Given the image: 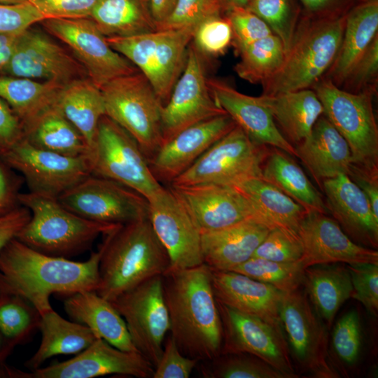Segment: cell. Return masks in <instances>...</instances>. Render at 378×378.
Masks as SVG:
<instances>
[{"mask_svg":"<svg viewBox=\"0 0 378 378\" xmlns=\"http://www.w3.org/2000/svg\"><path fill=\"white\" fill-rule=\"evenodd\" d=\"M101 255L99 246L86 261H73L40 253L15 238L0 251V295L20 296L42 315L52 309V294L97 290Z\"/></svg>","mask_w":378,"mask_h":378,"instance_id":"6da1fadb","label":"cell"},{"mask_svg":"<svg viewBox=\"0 0 378 378\" xmlns=\"http://www.w3.org/2000/svg\"><path fill=\"white\" fill-rule=\"evenodd\" d=\"M162 280L170 335L181 353L199 361L218 357L223 329L211 269L203 263L168 271Z\"/></svg>","mask_w":378,"mask_h":378,"instance_id":"7a4b0ae2","label":"cell"},{"mask_svg":"<svg viewBox=\"0 0 378 378\" xmlns=\"http://www.w3.org/2000/svg\"><path fill=\"white\" fill-rule=\"evenodd\" d=\"M104 236L96 292L106 300L111 302L168 270L169 255L148 218L120 225Z\"/></svg>","mask_w":378,"mask_h":378,"instance_id":"3957f363","label":"cell"},{"mask_svg":"<svg viewBox=\"0 0 378 378\" xmlns=\"http://www.w3.org/2000/svg\"><path fill=\"white\" fill-rule=\"evenodd\" d=\"M31 214L16 239L40 253L68 258L90 248L99 235L122 225L87 220L66 208L57 197L27 192L18 196Z\"/></svg>","mask_w":378,"mask_h":378,"instance_id":"277c9868","label":"cell"},{"mask_svg":"<svg viewBox=\"0 0 378 378\" xmlns=\"http://www.w3.org/2000/svg\"><path fill=\"white\" fill-rule=\"evenodd\" d=\"M346 14L332 18L307 17L298 24L283 64L261 85L262 94L312 89L323 78L340 49Z\"/></svg>","mask_w":378,"mask_h":378,"instance_id":"5b68a950","label":"cell"},{"mask_svg":"<svg viewBox=\"0 0 378 378\" xmlns=\"http://www.w3.org/2000/svg\"><path fill=\"white\" fill-rule=\"evenodd\" d=\"M194 29H156L106 39L147 78L164 106L184 69Z\"/></svg>","mask_w":378,"mask_h":378,"instance_id":"8992f818","label":"cell"},{"mask_svg":"<svg viewBox=\"0 0 378 378\" xmlns=\"http://www.w3.org/2000/svg\"><path fill=\"white\" fill-rule=\"evenodd\" d=\"M106 115L138 144L148 160L162 144L163 104L139 70L115 78L100 88Z\"/></svg>","mask_w":378,"mask_h":378,"instance_id":"52a82bcc","label":"cell"},{"mask_svg":"<svg viewBox=\"0 0 378 378\" xmlns=\"http://www.w3.org/2000/svg\"><path fill=\"white\" fill-rule=\"evenodd\" d=\"M323 108V115L348 143L353 164L378 170V127L372 108L376 91L346 92L321 78L312 88Z\"/></svg>","mask_w":378,"mask_h":378,"instance_id":"ba28073f","label":"cell"},{"mask_svg":"<svg viewBox=\"0 0 378 378\" xmlns=\"http://www.w3.org/2000/svg\"><path fill=\"white\" fill-rule=\"evenodd\" d=\"M268 153L267 146L253 141L236 125L170 184L234 186L250 178H261Z\"/></svg>","mask_w":378,"mask_h":378,"instance_id":"9c48e42d","label":"cell"},{"mask_svg":"<svg viewBox=\"0 0 378 378\" xmlns=\"http://www.w3.org/2000/svg\"><path fill=\"white\" fill-rule=\"evenodd\" d=\"M89 158L92 174L116 181L147 200L163 188L136 141L106 115Z\"/></svg>","mask_w":378,"mask_h":378,"instance_id":"30bf717a","label":"cell"},{"mask_svg":"<svg viewBox=\"0 0 378 378\" xmlns=\"http://www.w3.org/2000/svg\"><path fill=\"white\" fill-rule=\"evenodd\" d=\"M280 318L293 356L302 370L317 378L340 377L329 354L326 325L307 293L299 289L284 293Z\"/></svg>","mask_w":378,"mask_h":378,"instance_id":"8fae6325","label":"cell"},{"mask_svg":"<svg viewBox=\"0 0 378 378\" xmlns=\"http://www.w3.org/2000/svg\"><path fill=\"white\" fill-rule=\"evenodd\" d=\"M111 302L125 320L135 348L155 368L170 328L162 276L145 281Z\"/></svg>","mask_w":378,"mask_h":378,"instance_id":"7c38bea8","label":"cell"},{"mask_svg":"<svg viewBox=\"0 0 378 378\" xmlns=\"http://www.w3.org/2000/svg\"><path fill=\"white\" fill-rule=\"evenodd\" d=\"M0 160L21 174L29 192L57 198L91 174L88 155L68 156L46 150L24 137Z\"/></svg>","mask_w":378,"mask_h":378,"instance_id":"4fadbf2b","label":"cell"},{"mask_svg":"<svg viewBox=\"0 0 378 378\" xmlns=\"http://www.w3.org/2000/svg\"><path fill=\"white\" fill-rule=\"evenodd\" d=\"M57 199L68 209L91 221L125 225L148 218V200L113 180L90 174Z\"/></svg>","mask_w":378,"mask_h":378,"instance_id":"5bb4252c","label":"cell"},{"mask_svg":"<svg viewBox=\"0 0 378 378\" xmlns=\"http://www.w3.org/2000/svg\"><path fill=\"white\" fill-rule=\"evenodd\" d=\"M41 23L47 32L69 47L99 88L115 78L138 71L110 46L90 18H46Z\"/></svg>","mask_w":378,"mask_h":378,"instance_id":"9a60e30c","label":"cell"},{"mask_svg":"<svg viewBox=\"0 0 378 378\" xmlns=\"http://www.w3.org/2000/svg\"><path fill=\"white\" fill-rule=\"evenodd\" d=\"M217 302L223 329L220 354H251L272 366L286 378L298 377L282 329Z\"/></svg>","mask_w":378,"mask_h":378,"instance_id":"2e32d148","label":"cell"},{"mask_svg":"<svg viewBox=\"0 0 378 378\" xmlns=\"http://www.w3.org/2000/svg\"><path fill=\"white\" fill-rule=\"evenodd\" d=\"M148 202V219L169 258L167 272L203 264L201 232L172 189L163 187Z\"/></svg>","mask_w":378,"mask_h":378,"instance_id":"e0dca14e","label":"cell"},{"mask_svg":"<svg viewBox=\"0 0 378 378\" xmlns=\"http://www.w3.org/2000/svg\"><path fill=\"white\" fill-rule=\"evenodd\" d=\"M225 113L211 94L202 57L190 43L184 69L162 107V145L186 128Z\"/></svg>","mask_w":378,"mask_h":378,"instance_id":"ac0fdd59","label":"cell"},{"mask_svg":"<svg viewBox=\"0 0 378 378\" xmlns=\"http://www.w3.org/2000/svg\"><path fill=\"white\" fill-rule=\"evenodd\" d=\"M154 369L139 352L121 350L98 338L69 360L29 372L17 369L15 378H93L109 374L153 378Z\"/></svg>","mask_w":378,"mask_h":378,"instance_id":"d6986e66","label":"cell"},{"mask_svg":"<svg viewBox=\"0 0 378 378\" xmlns=\"http://www.w3.org/2000/svg\"><path fill=\"white\" fill-rule=\"evenodd\" d=\"M2 74L64 85L88 76L75 57L46 34L31 27L18 36Z\"/></svg>","mask_w":378,"mask_h":378,"instance_id":"ffe728a7","label":"cell"},{"mask_svg":"<svg viewBox=\"0 0 378 378\" xmlns=\"http://www.w3.org/2000/svg\"><path fill=\"white\" fill-rule=\"evenodd\" d=\"M298 235L302 246L300 261L304 269L318 265L378 264L377 250L353 241L338 223L326 214L307 213Z\"/></svg>","mask_w":378,"mask_h":378,"instance_id":"44dd1931","label":"cell"},{"mask_svg":"<svg viewBox=\"0 0 378 378\" xmlns=\"http://www.w3.org/2000/svg\"><path fill=\"white\" fill-rule=\"evenodd\" d=\"M170 188L186 207L200 232L223 229L250 218L257 219L249 202L233 186L171 185Z\"/></svg>","mask_w":378,"mask_h":378,"instance_id":"7402d4cb","label":"cell"},{"mask_svg":"<svg viewBox=\"0 0 378 378\" xmlns=\"http://www.w3.org/2000/svg\"><path fill=\"white\" fill-rule=\"evenodd\" d=\"M236 125L234 120L225 113L181 131L164 142L148 160L153 174L160 182L171 183Z\"/></svg>","mask_w":378,"mask_h":378,"instance_id":"603a6c76","label":"cell"},{"mask_svg":"<svg viewBox=\"0 0 378 378\" xmlns=\"http://www.w3.org/2000/svg\"><path fill=\"white\" fill-rule=\"evenodd\" d=\"M211 94L217 104L255 142L278 148L298 157L293 144L275 125L272 115L260 96L243 94L224 81L207 78Z\"/></svg>","mask_w":378,"mask_h":378,"instance_id":"cb8c5ba5","label":"cell"},{"mask_svg":"<svg viewBox=\"0 0 378 378\" xmlns=\"http://www.w3.org/2000/svg\"><path fill=\"white\" fill-rule=\"evenodd\" d=\"M328 211L355 242L375 248L378 246V218L362 190L345 174L321 183Z\"/></svg>","mask_w":378,"mask_h":378,"instance_id":"d4e9b609","label":"cell"},{"mask_svg":"<svg viewBox=\"0 0 378 378\" xmlns=\"http://www.w3.org/2000/svg\"><path fill=\"white\" fill-rule=\"evenodd\" d=\"M211 270L212 288L218 302L283 329L280 306L284 293L234 271Z\"/></svg>","mask_w":378,"mask_h":378,"instance_id":"484cf974","label":"cell"},{"mask_svg":"<svg viewBox=\"0 0 378 378\" xmlns=\"http://www.w3.org/2000/svg\"><path fill=\"white\" fill-rule=\"evenodd\" d=\"M270 229L255 218L201 232L204 263L211 270L232 271L250 259Z\"/></svg>","mask_w":378,"mask_h":378,"instance_id":"4316f807","label":"cell"},{"mask_svg":"<svg viewBox=\"0 0 378 378\" xmlns=\"http://www.w3.org/2000/svg\"><path fill=\"white\" fill-rule=\"evenodd\" d=\"M295 148L298 158L319 183L340 174L348 175L353 164L348 143L323 115Z\"/></svg>","mask_w":378,"mask_h":378,"instance_id":"83f0119b","label":"cell"},{"mask_svg":"<svg viewBox=\"0 0 378 378\" xmlns=\"http://www.w3.org/2000/svg\"><path fill=\"white\" fill-rule=\"evenodd\" d=\"M64 309L73 321L87 326L98 338L121 350L138 351L123 318L110 301L96 291H81L65 297Z\"/></svg>","mask_w":378,"mask_h":378,"instance_id":"f1b7e54d","label":"cell"},{"mask_svg":"<svg viewBox=\"0 0 378 378\" xmlns=\"http://www.w3.org/2000/svg\"><path fill=\"white\" fill-rule=\"evenodd\" d=\"M378 35V0H362L346 14L340 49L323 78L340 87Z\"/></svg>","mask_w":378,"mask_h":378,"instance_id":"f546056e","label":"cell"},{"mask_svg":"<svg viewBox=\"0 0 378 378\" xmlns=\"http://www.w3.org/2000/svg\"><path fill=\"white\" fill-rule=\"evenodd\" d=\"M53 105L82 135L90 153L100 119L106 115L100 88L88 77L71 80L61 88Z\"/></svg>","mask_w":378,"mask_h":378,"instance_id":"4dcf8cb0","label":"cell"},{"mask_svg":"<svg viewBox=\"0 0 378 378\" xmlns=\"http://www.w3.org/2000/svg\"><path fill=\"white\" fill-rule=\"evenodd\" d=\"M233 187L249 202L257 219L270 230L281 228L298 234L308 213L300 204L261 178H250Z\"/></svg>","mask_w":378,"mask_h":378,"instance_id":"1f68e13d","label":"cell"},{"mask_svg":"<svg viewBox=\"0 0 378 378\" xmlns=\"http://www.w3.org/2000/svg\"><path fill=\"white\" fill-rule=\"evenodd\" d=\"M41 340L38 349L24 366L34 370L57 355L78 354L98 337L87 326L64 319L53 309L41 315L39 329Z\"/></svg>","mask_w":378,"mask_h":378,"instance_id":"d6a6232c","label":"cell"},{"mask_svg":"<svg viewBox=\"0 0 378 378\" xmlns=\"http://www.w3.org/2000/svg\"><path fill=\"white\" fill-rule=\"evenodd\" d=\"M260 97L287 139L294 144H300L307 138L323 114L322 104L312 89Z\"/></svg>","mask_w":378,"mask_h":378,"instance_id":"836d02e7","label":"cell"},{"mask_svg":"<svg viewBox=\"0 0 378 378\" xmlns=\"http://www.w3.org/2000/svg\"><path fill=\"white\" fill-rule=\"evenodd\" d=\"M261 178L272 184L306 211L328 214L326 202L302 168L286 153L269 150L262 168Z\"/></svg>","mask_w":378,"mask_h":378,"instance_id":"e575fe53","label":"cell"},{"mask_svg":"<svg viewBox=\"0 0 378 378\" xmlns=\"http://www.w3.org/2000/svg\"><path fill=\"white\" fill-rule=\"evenodd\" d=\"M303 284L309 301L327 326L332 324L337 311L353 292L347 267L334 264L306 268Z\"/></svg>","mask_w":378,"mask_h":378,"instance_id":"d590c367","label":"cell"},{"mask_svg":"<svg viewBox=\"0 0 378 378\" xmlns=\"http://www.w3.org/2000/svg\"><path fill=\"white\" fill-rule=\"evenodd\" d=\"M89 18L106 37L130 36L157 29L148 0H99Z\"/></svg>","mask_w":378,"mask_h":378,"instance_id":"8d00e7d4","label":"cell"},{"mask_svg":"<svg viewBox=\"0 0 378 378\" xmlns=\"http://www.w3.org/2000/svg\"><path fill=\"white\" fill-rule=\"evenodd\" d=\"M64 84L0 74V99L20 118L23 128L53 106Z\"/></svg>","mask_w":378,"mask_h":378,"instance_id":"74e56055","label":"cell"},{"mask_svg":"<svg viewBox=\"0 0 378 378\" xmlns=\"http://www.w3.org/2000/svg\"><path fill=\"white\" fill-rule=\"evenodd\" d=\"M33 146L68 156L88 155L89 148L76 127L53 105L24 127Z\"/></svg>","mask_w":378,"mask_h":378,"instance_id":"f35d334b","label":"cell"},{"mask_svg":"<svg viewBox=\"0 0 378 378\" xmlns=\"http://www.w3.org/2000/svg\"><path fill=\"white\" fill-rule=\"evenodd\" d=\"M240 57L234 70L238 76L253 84L262 85L284 63L286 51L281 41L272 34L238 50Z\"/></svg>","mask_w":378,"mask_h":378,"instance_id":"ab89813d","label":"cell"},{"mask_svg":"<svg viewBox=\"0 0 378 378\" xmlns=\"http://www.w3.org/2000/svg\"><path fill=\"white\" fill-rule=\"evenodd\" d=\"M41 315L27 300L15 295H0V333L13 351L30 342L39 329Z\"/></svg>","mask_w":378,"mask_h":378,"instance_id":"60d3db41","label":"cell"},{"mask_svg":"<svg viewBox=\"0 0 378 378\" xmlns=\"http://www.w3.org/2000/svg\"><path fill=\"white\" fill-rule=\"evenodd\" d=\"M202 362L200 372L204 378H286L264 360L248 354H220Z\"/></svg>","mask_w":378,"mask_h":378,"instance_id":"b9f144b4","label":"cell"},{"mask_svg":"<svg viewBox=\"0 0 378 378\" xmlns=\"http://www.w3.org/2000/svg\"><path fill=\"white\" fill-rule=\"evenodd\" d=\"M304 270L300 260L279 262L251 257L232 271L270 284L286 293L299 289L303 284Z\"/></svg>","mask_w":378,"mask_h":378,"instance_id":"7bdbcfd3","label":"cell"},{"mask_svg":"<svg viewBox=\"0 0 378 378\" xmlns=\"http://www.w3.org/2000/svg\"><path fill=\"white\" fill-rule=\"evenodd\" d=\"M246 8L262 19L288 51L298 23L289 0H251Z\"/></svg>","mask_w":378,"mask_h":378,"instance_id":"ee69618b","label":"cell"},{"mask_svg":"<svg viewBox=\"0 0 378 378\" xmlns=\"http://www.w3.org/2000/svg\"><path fill=\"white\" fill-rule=\"evenodd\" d=\"M232 31L225 15L209 18L194 29L192 45L201 57H218L231 45Z\"/></svg>","mask_w":378,"mask_h":378,"instance_id":"f6af8a7d","label":"cell"},{"mask_svg":"<svg viewBox=\"0 0 378 378\" xmlns=\"http://www.w3.org/2000/svg\"><path fill=\"white\" fill-rule=\"evenodd\" d=\"M222 15V0H177L170 15L157 29L195 28L209 18Z\"/></svg>","mask_w":378,"mask_h":378,"instance_id":"bcb514c9","label":"cell"},{"mask_svg":"<svg viewBox=\"0 0 378 378\" xmlns=\"http://www.w3.org/2000/svg\"><path fill=\"white\" fill-rule=\"evenodd\" d=\"M332 344L342 362L351 365L358 360L361 348V328L356 310L346 312L337 321L332 332Z\"/></svg>","mask_w":378,"mask_h":378,"instance_id":"7dc6e473","label":"cell"},{"mask_svg":"<svg viewBox=\"0 0 378 378\" xmlns=\"http://www.w3.org/2000/svg\"><path fill=\"white\" fill-rule=\"evenodd\" d=\"M302 252V246L298 234L281 228H274L270 230L252 257L279 262H292L299 261Z\"/></svg>","mask_w":378,"mask_h":378,"instance_id":"c3c4849f","label":"cell"},{"mask_svg":"<svg viewBox=\"0 0 378 378\" xmlns=\"http://www.w3.org/2000/svg\"><path fill=\"white\" fill-rule=\"evenodd\" d=\"M224 15L229 20L232 31L231 46L235 52L241 48L273 34L262 19L245 8H235Z\"/></svg>","mask_w":378,"mask_h":378,"instance_id":"681fc988","label":"cell"},{"mask_svg":"<svg viewBox=\"0 0 378 378\" xmlns=\"http://www.w3.org/2000/svg\"><path fill=\"white\" fill-rule=\"evenodd\" d=\"M378 80V35L352 68L341 89L351 93L377 92Z\"/></svg>","mask_w":378,"mask_h":378,"instance_id":"f907efd6","label":"cell"},{"mask_svg":"<svg viewBox=\"0 0 378 378\" xmlns=\"http://www.w3.org/2000/svg\"><path fill=\"white\" fill-rule=\"evenodd\" d=\"M353 286L351 297L374 316L378 311V264L347 265Z\"/></svg>","mask_w":378,"mask_h":378,"instance_id":"816d5d0a","label":"cell"},{"mask_svg":"<svg viewBox=\"0 0 378 378\" xmlns=\"http://www.w3.org/2000/svg\"><path fill=\"white\" fill-rule=\"evenodd\" d=\"M199 362L183 354L169 335L163 345V351L155 367L153 378H188Z\"/></svg>","mask_w":378,"mask_h":378,"instance_id":"f5cc1de1","label":"cell"},{"mask_svg":"<svg viewBox=\"0 0 378 378\" xmlns=\"http://www.w3.org/2000/svg\"><path fill=\"white\" fill-rule=\"evenodd\" d=\"M44 19L29 1L15 4H0L1 34H21Z\"/></svg>","mask_w":378,"mask_h":378,"instance_id":"db71d44e","label":"cell"},{"mask_svg":"<svg viewBox=\"0 0 378 378\" xmlns=\"http://www.w3.org/2000/svg\"><path fill=\"white\" fill-rule=\"evenodd\" d=\"M46 18H89L99 0H29Z\"/></svg>","mask_w":378,"mask_h":378,"instance_id":"11a10c76","label":"cell"},{"mask_svg":"<svg viewBox=\"0 0 378 378\" xmlns=\"http://www.w3.org/2000/svg\"><path fill=\"white\" fill-rule=\"evenodd\" d=\"M24 137L23 125L10 106L0 99V156Z\"/></svg>","mask_w":378,"mask_h":378,"instance_id":"9f6ffc18","label":"cell"},{"mask_svg":"<svg viewBox=\"0 0 378 378\" xmlns=\"http://www.w3.org/2000/svg\"><path fill=\"white\" fill-rule=\"evenodd\" d=\"M23 178L0 160V216L20 206L18 196Z\"/></svg>","mask_w":378,"mask_h":378,"instance_id":"6f0895ef","label":"cell"},{"mask_svg":"<svg viewBox=\"0 0 378 378\" xmlns=\"http://www.w3.org/2000/svg\"><path fill=\"white\" fill-rule=\"evenodd\" d=\"M30 216L29 210L22 205L0 216V251L12 239L16 238Z\"/></svg>","mask_w":378,"mask_h":378,"instance_id":"680465c9","label":"cell"},{"mask_svg":"<svg viewBox=\"0 0 378 378\" xmlns=\"http://www.w3.org/2000/svg\"><path fill=\"white\" fill-rule=\"evenodd\" d=\"M348 176L365 193L374 216L378 218V170L352 164Z\"/></svg>","mask_w":378,"mask_h":378,"instance_id":"91938a15","label":"cell"},{"mask_svg":"<svg viewBox=\"0 0 378 378\" xmlns=\"http://www.w3.org/2000/svg\"><path fill=\"white\" fill-rule=\"evenodd\" d=\"M350 0H300L308 12V18L321 19L337 18L343 13V6Z\"/></svg>","mask_w":378,"mask_h":378,"instance_id":"94428289","label":"cell"},{"mask_svg":"<svg viewBox=\"0 0 378 378\" xmlns=\"http://www.w3.org/2000/svg\"><path fill=\"white\" fill-rule=\"evenodd\" d=\"M153 20L158 27L170 15L177 0H148Z\"/></svg>","mask_w":378,"mask_h":378,"instance_id":"6125c7cd","label":"cell"},{"mask_svg":"<svg viewBox=\"0 0 378 378\" xmlns=\"http://www.w3.org/2000/svg\"><path fill=\"white\" fill-rule=\"evenodd\" d=\"M19 34H0V74H2L13 53Z\"/></svg>","mask_w":378,"mask_h":378,"instance_id":"be15d7a7","label":"cell"},{"mask_svg":"<svg viewBox=\"0 0 378 378\" xmlns=\"http://www.w3.org/2000/svg\"><path fill=\"white\" fill-rule=\"evenodd\" d=\"M12 351L0 333V378L13 377L15 368L9 366L6 362Z\"/></svg>","mask_w":378,"mask_h":378,"instance_id":"e7e4bbea","label":"cell"},{"mask_svg":"<svg viewBox=\"0 0 378 378\" xmlns=\"http://www.w3.org/2000/svg\"><path fill=\"white\" fill-rule=\"evenodd\" d=\"M251 0H222L224 14L235 8H245Z\"/></svg>","mask_w":378,"mask_h":378,"instance_id":"03108f58","label":"cell"},{"mask_svg":"<svg viewBox=\"0 0 378 378\" xmlns=\"http://www.w3.org/2000/svg\"><path fill=\"white\" fill-rule=\"evenodd\" d=\"M29 0H0V4H15L26 2Z\"/></svg>","mask_w":378,"mask_h":378,"instance_id":"003e7915","label":"cell"}]
</instances>
